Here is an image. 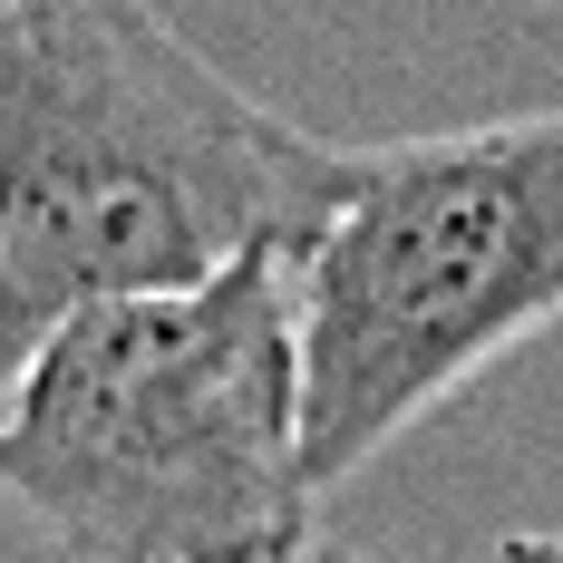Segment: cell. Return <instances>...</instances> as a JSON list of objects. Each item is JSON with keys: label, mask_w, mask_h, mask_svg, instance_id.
I'll return each mask as SVG.
<instances>
[{"label": "cell", "mask_w": 563, "mask_h": 563, "mask_svg": "<svg viewBox=\"0 0 563 563\" xmlns=\"http://www.w3.org/2000/svg\"><path fill=\"white\" fill-rule=\"evenodd\" d=\"M350 175L360 146L233 88L146 0H0V398L98 301L291 263Z\"/></svg>", "instance_id": "1"}, {"label": "cell", "mask_w": 563, "mask_h": 563, "mask_svg": "<svg viewBox=\"0 0 563 563\" xmlns=\"http://www.w3.org/2000/svg\"><path fill=\"white\" fill-rule=\"evenodd\" d=\"M0 496L88 563H282L311 544L291 263L253 253L58 321L0 398Z\"/></svg>", "instance_id": "2"}, {"label": "cell", "mask_w": 563, "mask_h": 563, "mask_svg": "<svg viewBox=\"0 0 563 563\" xmlns=\"http://www.w3.org/2000/svg\"><path fill=\"white\" fill-rule=\"evenodd\" d=\"M301 466L331 496L563 321V108L360 146L340 214L291 253Z\"/></svg>", "instance_id": "3"}, {"label": "cell", "mask_w": 563, "mask_h": 563, "mask_svg": "<svg viewBox=\"0 0 563 563\" xmlns=\"http://www.w3.org/2000/svg\"><path fill=\"white\" fill-rule=\"evenodd\" d=\"M496 563H563V534H506Z\"/></svg>", "instance_id": "4"}, {"label": "cell", "mask_w": 563, "mask_h": 563, "mask_svg": "<svg viewBox=\"0 0 563 563\" xmlns=\"http://www.w3.org/2000/svg\"><path fill=\"white\" fill-rule=\"evenodd\" d=\"M282 563H389V554H350V544H291Z\"/></svg>", "instance_id": "5"}]
</instances>
